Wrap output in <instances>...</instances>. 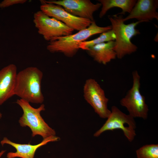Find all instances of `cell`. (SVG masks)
Here are the masks:
<instances>
[{"label": "cell", "mask_w": 158, "mask_h": 158, "mask_svg": "<svg viewBox=\"0 0 158 158\" xmlns=\"http://www.w3.org/2000/svg\"><path fill=\"white\" fill-rule=\"evenodd\" d=\"M111 29V26L100 27L94 21L87 28L76 33L53 37L48 43L47 48L51 53L60 52L67 57H72L80 49L79 45L81 42L94 35L101 34Z\"/></svg>", "instance_id": "obj_1"}, {"label": "cell", "mask_w": 158, "mask_h": 158, "mask_svg": "<svg viewBox=\"0 0 158 158\" xmlns=\"http://www.w3.org/2000/svg\"><path fill=\"white\" fill-rule=\"evenodd\" d=\"M43 74L37 67H28L17 73L14 95L29 102L42 104L44 98L41 90Z\"/></svg>", "instance_id": "obj_2"}, {"label": "cell", "mask_w": 158, "mask_h": 158, "mask_svg": "<svg viewBox=\"0 0 158 158\" xmlns=\"http://www.w3.org/2000/svg\"><path fill=\"white\" fill-rule=\"evenodd\" d=\"M108 18L111 23V29L116 36L114 49L116 57L121 59L126 55L135 52L138 47L131 42V40L133 37L140 34L135 27L144 22L138 21L126 24L123 21L122 15L116 14L112 17L109 16Z\"/></svg>", "instance_id": "obj_3"}, {"label": "cell", "mask_w": 158, "mask_h": 158, "mask_svg": "<svg viewBox=\"0 0 158 158\" xmlns=\"http://www.w3.org/2000/svg\"><path fill=\"white\" fill-rule=\"evenodd\" d=\"M16 103L23 111L18 121L19 124L22 127H28L31 130L32 137L38 135L44 139L55 135V130L49 126L40 115L41 112L45 110L44 104L35 108L31 106L29 102L21 99H17Z\"/></svg>", "instance_id": "obj_4"}, {"label": "cell", "mask_w": 158, "mask_h": 158, "mask_svg": "<svg viewBox=\"0 0 158 158\" xmlns=\"http://www.w3.org/2000/svg\"><path fill=\"white\" fill-rule=\"evenodd\" d=\"M132 75V87L120 100V103L126 108L128 114L133 118L146 119L148 117L149 108L145 97L140 91V77L137 71L133 72Z\"/></svg>", "instance_id": "obj_5"}, {"label": "cell", "mask_w": 158, "mask_h": 158, "mask_svg": "<svg viewBox=\"0 0 158 158\" xmlns=\"http://www.w3.org/2000/svg\"><path fill=\"white\" fill-rule=\"evenodd\" d=\"M111 111L105 123L94 134V136L98 137L105 131L120 129L123 131L128 140L132 142L136 135V124L134 118L123 113L115 106L112 107Z\"/></svg>", "instance_id": "obj_6"}, {"label": "cell", "mask_w": 158, "mask_h": 158, "mask_svg": "<svg viewBox=\"0 0 158 158\" xmlns=\"http://www.w3.org/2000/svg\"><path fill=\"white\" fill-rule=\"evenodd\" d=\"M33 18L38 33L49 42L54 37L73 34L74 31L62 22L48 16L41 10L34 14Z\"/></svg>", "instance_id": "obj_7"}, {"label": "cell", "mask_w": 158, "mask_h": 158, "mask_svg": "<svg viewBox=\"0 0 158 158\" xmlns=\"http://www.w3.org/2000/svg\"><path fill=\"white\" fill-rule=\"evenodd\" d=\"M83 91L85 99L95 112L101 118H107L111 112L107 107L109 99L97 82L93 79H87L83 86Z\"/></svg>", "instance_id": "obj_8"}, {"label": "cell", "mask_w": 158, "mask_h": 158, "mask_svg": "<svg viewBox=\"0 0 158 158\" xmlns=\"http://www.w3.org/2000/svg\"><path fill=\"white\" fill-rule=\"evenodd\" d=\"M40 10L48 16L59 20L73 29L79 31L88 27L92 21L74 16L61 6L40 1Z\"/></svg>", "instance_id": "obj_9"}, {"label": "cell", "mask_w": 158, "mask_h": 158, "mask_svg": "<svg viewBox=\"0 0 158 158\" xmlns=\"http://www.w3.org/2000/svg\"><path fill=\"white\" fill-rule=\"evenodd\" d=\"M46 3L61 6L71 15L94 21L93 14L102 6L100 3L94 4L90 0H44Z\"/></svg>", "instance_id": "obj_10"}, {"label": "cell", "mask_w": 158, "mask_h": 158, "mask_svg": "<svg viewBox=\"0 0 158 158\" xmlns=\"http://www.w3.org/2000/svg\"><path fill=\"white\" fill-rule=\"evenodd\" d=\"M60 140L59 137L56 135L52 136L43 139L40 143L32 145L28 144H21L13 142L6 137H4L1 142L3 146L6 144L9 145L16 150V152H10L7 153V158H34L35 152L37 149L41 146L47 144L48 143L57 141Z\"/></svg>", "instance_id": "obj_11"}, {"label": "cell", "mask_w": 158, "mask_h": 158, "mask_svg": "<svg viewBox=\"0 0 158 158\" xmlns=\"http://www.w3.org/2000/svg\"><path fill=\"white\" fill-rule=\"evenodd\" d=\"M158 7V0H138L129 15L123 18V21L133 18L144 22H148L153 19L158 20V13L156 11Z\"/></svg>", "instance_id": "obj_12"}, {"label": "cell", "mask_w": 158, "mask_h": 158, "mask_svg": "<svg viewBox=\"0 0 158 158\" xmlns=\"http://www.w3.org/2000/svg\"><path fill=\"white\" fill-rule=\"evenodd\" d=\"M17 67L10 64L0 70V106L14 95Z\"/></svg>", "instance_id": "obj_13"}, {"label": "cell", "mask_w": 158, "mask_h": 158, "mask_svg": "<svg viewBox=\"0 0 158 158\" xmlns=\"http://www.w3.org/2000/svg\"><path fill=\"white\" fill-rule=\"evenodd\" d=\"M115 46L114 41H111L95 45L86 51L94 61L106 65L116 57Z\"/></svg>", "instance_id": "obj_14"}, {"label": "cell", "mask_w": 158, "mask_h": 158, "mask_svg": "<svg viewBox=\"0 0 158 158\" xmlns=\"http://www.w3.org/2000/svg\"><path fill=\"white\" fill-rule=\"evenodd\" d=\"M102 8L99 14V17H103L110 9L114 7L121 8L122 11L116 15L124 14L126 12L130 13L136 4L135 0H99Z\"/></svg>", "instance_id": "obj_15"}, {"label": "cell", "mask_w": 158, "mask_h": 158, "mask_svg": "<svg viewBox=\"0 0 158 158\" xmlns=\"http://www.w3.org/2000/svg\"><path fill=\"white\" fill-rule=\"evenodd\" d=\"M116 39V35L111 29L101 33L99 37L95 39L81 42L79 44V47L80 49L87 51L89 48L95 45L111 41H115Z\"/></svg>", "instance_id": "obj_16"}, {"label": "cell", "mask_w": 158, "mask_h": 158, "mask_svg": "<svg viewBox=\"0 0 158 158\" xmlns=\"http://www.w3.org/2000/svg\"><path fill=\"white\" fill-rule=\"evenodd\" d=\"M137 158H158V145H146L136 151Z\"/></svg>", "instance_id": "obj_17"}, {"label": "cell", "mask_w": 158, "mask_h": 158, "mask_svg": "<svg viewBox=\"0 0 158 158\" xmlns=\"http://www.w3.org/2000/svg\"><path fill=\"white\" fill-rule=\"evenodd\" d=\"M26 0H4L0 3V8H5L18 4H23L26 2Z\"/></svg>", "instance_id": "obj_18"}, {"label": "cell", "mask_w": 158, "mask_h": 158, "mask_svg": "<svg viewBox=\"0 0 158 158\" xmlns=\"http://www.w3.org/2000/svg\"><path fill=\"white\" fill-rule=\"evenodd\" d=\"M6 151V150H2L0 152V158L4 154Z\"/></svg>", "instance_id": "obj_19"}, {"label": "cell", "mask_w": 158, "mask_h": 158, "mask_svg": "<svg viewBox=\"0 0 158 158\" xmlns=\"http://www.w3.org/2000/svg\"><path fill=\"white\" fill-rule=\"evenodd\" d=\"M2 117V114L0 113V119H1Z\"/></svg>", "instance_id": "obj_20"}]
</instances>
